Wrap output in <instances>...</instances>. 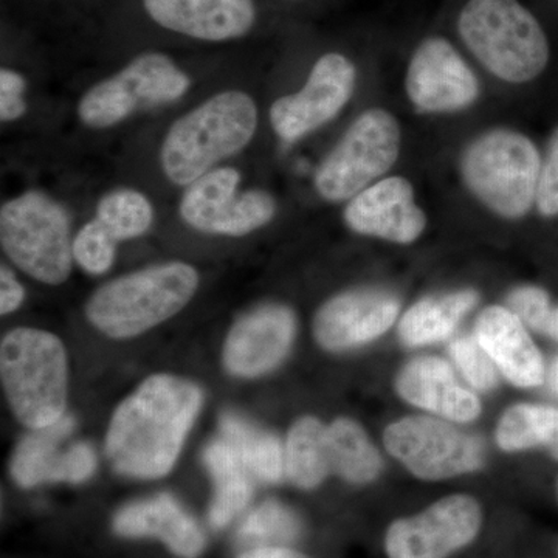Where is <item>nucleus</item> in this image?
Masks as SVG:
<instances>
[{
    "label": "nucleus",
    "mask_w": 558,
    "mask_h": 558,
    "mask_svg": "<svg viewBox=\"0 0 558 558\" xmlns=\"http://www.w3.org/2000/svg\"><path fill=\"white\" fill-rule=\"evenodd\" d=\"M202 403V389L182 377L156 374L140 384L109 422L105 447L112 469L135 480L167 476Z\"/></svg>",
    "instance_id": "f257e3e1"
},
{
    "label": "nucleus",
    "mask_w": 558,
    "mask_h": 558,
    "mask_svg": "<svg viewBox=\"0 0 558 558\" xmlns=\"http://www.w3.org/2000/svg\"><path fill=\"white\" fill-rule=\"evenodd\" d=\"M258 120V106L247 92L230 89L211 95L175 120L165 135L160 148L165 178L186 189L247 148Z\"/></svg>",
    "instance_id": "f03ea898"
},
{
    "label": "nucleus",
    "mask_w": 558,
    "mask_h": 558,
    "mask_svg": "<svg viewBox=\"0 0 558 558\" xmlns=\"http://www.w3.org/2000/svg\"><path fill=\"white\" fill-rule=\"evenodd\" d=\"M199 281L191 264H156L95 290L86 304V317L110 339H134L178 315L196 295Z\"/></svg>",
    "instance_id": "7ed1b4c3"
},
{
    "label": "nucleus",
    "mask_w": 558,
    "mask_h": 558,
    "mask_svg": "<svg viewBox=\"0 0 558 558\" xmlns=\"http://www.w3.org/2000/svg\"><path fill=\"white\" fill-rule=\"evenodd\" d=\"M0 379L14 416L31 429L57 424L68 410L69 368L54 333L16 328L0 343Z\"/></svg>",
    "instance_id": "20e7f679"
},
{
    "label": "nucleus",
    "mask_w": 558,
    "mask_h": 558,
    "mask_svg": "<svg viewBox=\"0 0 558 558\" xmlns=\"http://www.w3.org/2000/svg\"><path fill=\"white\" fill-rule=\"evenodd\" d=\"M458 28L476 60L499 80L527 83L548 64L545 32L517 0H470Z\"/></svg>",
    "instance_id": "39448f33"
},
{
    "label": "nucleus",
    "mask_w": 558,
    "mask_h": 558,
    "mask_svg": "<svg viewBox=\"0 0 558 558\" xmlns=\"http://www.w3.org/2000/svg\"><path fill=\"white\" fill-rule=\"evenodd\" d=\"M542 159L537 146L520 132L488 131L473 140L461 160L470 193L498 216L519 219L537 199Z\"/></svg>",
    "instance_id": "423d86ee"
},
{
    "label": "nucleus",
    "mask_w": 558,
    "mask_h": 558,
    "mask_svg": "<svg viewBox=\"0 0 558 558\" xmlns=\"http://www.w3.org/2000/svg\"><path fill=\"white\" fill-rule=\"evenodd\" d=\"M0 244L14 266L36 281H68L73 263L70 218L49 194L32 190L2 205Z\"/></svg>",
    "instance_id": "0eeeda50"
},
{
    "label": "nucleus",
    "mask_w": 558,
    "mask_h": 558,
    "mask_svg": "<svg viewBox=\"0 0 558 558\" xmlns=\"http://www.w3.org/2000/svg\"><path fill=\"white\" fill-rule=\"evenodd\" d=\"M190 87L189 73L171 57L160 51H146L84 92L76 116L84 126L108 130L140 110L180 100Z\"/></svg>",
    "instance_id": "6e6552de"
},
{
    "label": "nucleus",
    "mask_w": 558,
    "mask_h": 558,
    "mask_svg": "<svg viewBox=\"0 0 558 558\" xmlns=\"http://www.w3.org/2000/svg\"><path fill=\"white\" fill-rule=\"evenodd\" d=\"M400 153V128L387 110L363 112L315 172V190L328 202L351 201L391 170Z\"/></svg>",
    "instance_id": "1a4fd4ad"
},
{
    "label": "nucleus",
    "mask_w": 558,
    "mask_h": 558,
    "mask_svg": "<svg viewBox=\"0 0 558 558\" xmlns=\"http://www.w3.org/2000/svg\"><path fill=\"white\" fill-rule=\"evenodd\" d=\"M384 444L400 464L425 481L465 475L484 462L478 439L433 417L399 418L385 429Z\"/></svg>",
    "instance_id": "9d476101"
},
{
    "label": "nucleus",
    "mask_w": 558,
    "mask_h": 558,
    "mask_svg": "<svg viewBox=\"0 0 558 558\" xmlns=\"http://www.w3.org/2000/svg\"><path fill=\"white\" fill-rule=\"evenodd\" d=\"M481 526L480 502L469 495H450L389 524L385 553L388 558H449L478 537Z\"/></svg>",
    "instance_id": "9b49d317"
},
{
    "label": "nucleus",
    "mask_w": 558,
    "mask_h": 558,
    "mask_svg": "<svg viewBox=\"0 0 558 558\" xmlns=\"http://www.w3.org/2000/svg\"><path fill=\"white\" fill-rule=\"evenodd\" d=\"M354 64L340 53L319 58L310 78L296 94L278 98L270 108L275 134L288 143L307 137L339 116L354 92Z\"/></svg>",
    "instance_id": "f8f14e48"
},
{
    "label": "nucleus",
    "mask_w": 558,
    "mask_h": 558,
    "mask_svg": "<svg viewBox=\"0 0 558 558\" xmlns=\"http://www.w3.org/2000/svg\"><path fill=\"white\" fill-rule=\"evenodd\" d=\"M296 319L290 307L266 303L245 312L223 344V366L242 379L269 374L288 357L295 340Z\"/></svg>",
    "instance_id": "ddd939ff"
},
{
    "label": "nucleus",
    "mask_w": 558,
    "mask_h": 558,
    "mask_svg": "<svg viewBox=\"0 0 558 558\" xmlns=\"http://www.w3.org/2000/svg\"><path fill=\"white\" fill-rule=\"evenodd\" d=\"M407 94L422 112H457L478 98L480 83L449 40H424L411 58Z\"/></svg>",
    "instance_id": "4468645a"
},
{
    "label": "nucleus",
    "mask_w": 558,
    "mask_h": 558,
    "mask_svg": "<svg viewBox=\"0 0 558 558\" xmlns=\"http://www.w3.org/2000/svg\"><path fill=\"white\" fill-rule=\"evenodd\" d=\"M400 303L391 293L349 290L326 301L314 319L319 347L340 352L379 339L398 319Z\"/></svg>",
    "instance_id": "2eb2a0df"
},
{
    "label": "nucleus",
    "mask_w": 558,
    "mask_h": 558,
    "mask_svg": "<svg viewBox=\"0 0 558 558\" xmlns=\"http://www.w3.org/2000/svg\"><path fill=\"white\" fill-rule=\"evenodd\" d=\"M343 216L355 233L396 244H411L427 227V216L414 202L413 185L403 178L373 183L349 201Z\"/></svg>",
    "instance_id": "dca6fc26"
},
{
    "label": "nucleus",
    "mask_w": 558,
    "mask_h": 558,
    "mask_svg": "<svg viewBox=\"0 0 558 558\" xmlns=\"http://www.w3.org/2000/svg\"><path fill=\"white\" fill-rule=\"evenodd\" d=\"M165 31L205 43L244 38L256 22L255 0H143Z\"/></svg>",
    "instance_id": "f3484780"
},
{
    "label": "nucleus",
    "mask_w": 558,
    "mask_h": 558,
    "mask_svg": "<svg viewBox=\"0 0 558 558\" xmlns=\"http://www.w3.org/2000/svg\"><path fill=\"white\" fill-rule=\"evenodd\" d=\"M113 531L123 538H157L179 558H199L205 535L189 510L170 494L130 502L116 513Z\"/></svg>",
    "instance_id": "a211bd4d"
},
{
    "label": "nucleus",
    "mask_w": 558,
    "mask_h": 558,
    "mask_svg": "<svg viewBox=\"0 0 558 558\" xmlns=\"http://www.w3.org/2000/svg\"><path fill=\"white\" fill-rule=\"evenodd\" d=\"M475 337L510 384L535 388L545 380L542 352L524 323L508 307L490 306L481 312Z\"/></svg>",
    "instance_id": "6ab92c4d"
},
{
    "label": "nucleus",
    "mask_w": 558,
    "mask_h": 558,
    "mask_svg": "<svg viewBox=\"0 0 558 558\" xmlns=\"http://www.w3.org/2000/svg\"><path fill=\"white\" fill-rule=\"evenodd\" d=\"M396 391L411 405L457 422H472L481 414V402L462 387L449 363L436 357L411 360L396 379Z\"/></svg>",
    "instance_id": "aec40b11"
},
{
    "label": "nucleus",
    "mask_w": 558,
    "mask_h": 558,
    "mask_svg": "<svg viewBox=\"0 0 558 558\" xmlns=\"http://www.w3.org/2000/svg\"><path fill=\"white\" fill-rule=\"evenodd\" d=\"M204 464L215 486L208 521L215 529L229 526L247 508L253 487L248 470L226 439H213L204 450Z\"/></svg>",
    "instance_id": "412c9836"
},
{
    "label": "nucleus",
    "mask_w": 558,
    "mask_h": 558,
    "mask_svg": "<svg viewBox=\"0 0 558 558\" xmlns=\"http://www.w3.org/2000/svg\"><path fill=\"white\" fill-rule=\"evenodd\" d=\"M241 185V172L233 167H218L186 186L179 204V215L186 226L201 233L216 234L229 215Z\"/></svg>",
    "instance_id": "4be33fe9"
},
{
    "label": "nucleus",
    "mask_w": 558,
    "mask_h": 558,
    "mask_svg": "<svg viewBox=\"0 0 558 558\" xmlns=\"http://www.w3.org/2000/svg\"><path fill=\"white\" fill-rule=\"evenodd\" d=\"M476 301L478 293L469 289L421 300L400 319L399 339L407 347H424L447 339Z\"/></svg>",
    "instance_id": "5701e85b"
},
{
    "label": "nucleus",
    "mask_w": 558,
    "mask_h": 558,
    "mask_svg": "<svg viewBox=\"0 0 558 558\" xmlns=\"http://www.w3.org/2000/svg\"><path fill=\"white\" fill-rule=\"evenodd\" d=\"M75 429V418L65 414L50 427L32 429L17 444L11 458L10 472L17 486L32 488L44 483H57L62 457L61 444Z\"/></svg>",
    "instance_id": "b1692460"
},
{
    "label": "nucleus",
    "mask_w": 558,
    "mask_h": 558,
    "mask_svg": "<svg viewBox=\"0 0 558 558\" xmlns=\"http://www.w3.org/2000/svg\"><path fill=\"white\" fill-rule=\"evenodd\" d=\"M222 438L236 450L238 457L256 478L277 484L286 473V454L281 440L274 433L260 429L236 413L219 418Z\"/></svg>",
    "instance_id": "393cba45"
},
{
    "label": "nucleus",
    "mask_w": 558,
    "mask_h": 558,
    "mask_svg": "<svg viewBox=\"0 0 558 558\" xmlns=\"http://www.w3.org/2000/svg\"><path fill=\"white\" fill-rule=\"evenodd\" d=\"M284 454L286 475L303 490L318 487L332 473L328 427L317 417H301L290 427Z\"/></svg>",
    "instance_id": "a878e982"
},
{
    "label": "nucleus",
    "mask_w": 558,
    "mask_h": 558,
    "mask_svg": "<svg viewBox=\"0 0 558 558\" xmlns=\"http://www.w3.org/2000/svg\"><path fill=\"white\" fill-rule=\"evenodd\" d=\"M497 444L505 451L543 449L558 461V409L520 403L499 418Z\"/></svg>",
    "instance_id": "bb28decb"
},
{
    "label": "nucleus",
    "mask_w": 558,
    "mask_h": 558,
    "mask_svg": "<svg viewBox=\"0 0 558 558\" xmlns=\"http://www.w3.org/2000/svg\"><path fill=\"white\" fill-rule=\"evenodd\" d=\"M330 468L351 484H368L379 476L381 458L365 429L352 418H336L328 427Z\"/></svg>",
    "instance_id": "cd10ccee"
},
{
    "label": "nucleus",
    "mask_w": 558,
    "mask_h": 558,
    "mask_svg": "<svg viewBox=\"0 0 558 558\" xmlns=\"http://www.w3.org/2000/svg\"><path fill=\"white\" fill-rule=\"evenodd\" d=\"M117 242L137 240L154 223V205L134 189H117L101 197L95 218Z\"/></svg>",
    "instance_id": "c85d7f7f"
},
{
    "label": "nucleus",
    "mask_w": 558,
    "mask_h": 558,
    "mask_svg": "<svg viewBox=\"0 0 558 558\" xmlns=\"http://www.w3.org/2000/svg\"><path fill=\"white\" fill-rule=\"evenodd\" d=\"M303 534V523L295 510L269 499L260 502L242 521L238 537L250 545L286 546Z\"/></svg>",
    "instance_id": "c756f323"
},
{
    "label": "nucleus",
    "mask_w": 558,
    "mask_h": 558,
    "mask_svg": "<svg viewBox=\"0 0 558 558\" xmlns=\"http://www.w3.org/2000/svg\"><path fill=\"white\" fill-rule=\"evenodd\" d=\"M277 215V201L264 190H245L238 194L229 215L216 230L219 236H245L266 227Z\"/></svg>",
    "instance_id": "7c9ffc66"
},
{
    "label": "nucleus",
    "mask_w": 558,
    "mask_h": 558,
    "mask_svg": "<svg viewBox=\"0 0 558 558\" xmlns=\"http://www.w3.org/2000/svg\"><path fill=\"white\" fill-rule=\"evenodd\" d=\"M117 244L97 219H90L73 238V260L86 274H106L116 260Z\"/></svg>",
    "instance_id": "2f4dec72"
},
{
    "label": "nucleus",
    "mask_w": 558,
    "mask_h": 558,
    "mask_svg": "<svg viewBox=\"0 0 558 558\" xmlns=\"http://www.w3.org/2000/svg\"><path fill=\"white\" fill-rule=\"evenodd\" d=\"M450 355L462 376L473 388L488 391L498 385V368L494 360L481 347L478 340L458 339L450 347Z\"/></svg>",
    "instance_id": "473e14b6"
},
{
    "label": "nucleus",
    "mask_w": 558,
    "mask_h": 558,
    "mask_svg": "<svg viewBox=\"0 0 558 558\" xmlns=\"http://www.w3.org/2000/svg\"><path fill=\"white\" fill-rule=\"evenodd\" d=\"M508 303L509 310L524 323V326L535 332L545 333L554 311L546 290L537 286H523L510 293Z\"/></svg>",
    "instance_id": "72a5a7b5"
},
{
    "label": "nucleus",
    "mask_w": 558,
    "mask_h": 558,
    "mask_svg": "<svg viewBox=\"0 0 558 558\" xmlns=\"http://www.w3.org/2000/svg\"><path fill=\"white\" fill-rule=\"evenodd\" d=\"M535 205L546 218L558 216V130L550 137L545 160H542Z\"/></svg>",
    "instance_id": "f704fd0d"
},
{
    "label": "nucleus",
    "mask_w": 558,
    "mask_h": 558,
    "mask_svg": "<svg viewBox=\"0 0 558 558\" xmlns=\"http://www.w3.org/2000/svg\"><path fill=\"white\" fill-rule=\"evenodd\" d=\"M27 81L24 75L13 69L0 70V120L2 123H13L27 112L25 100Z\"/></svg>",
    "instance_id": "c9c22d12"
},
{
    "label": "nucleus",
    "mask_w": 558,
    "mask_h": 558,
    "mask_svg": "<svg viewBox=\"0 0 558 558\" xmlns=\"http://www.w3.org/2000/svg\"><path fill=\"white\" fill-rule=\"evenodd\" d=\"M97 469V454L87 442L73 444L62 457L57 483L81 484L90 478Z\"/></svg>",
    "instance_id": "e433bc0d"
},
{
    "label": "nucleus",
    "mask_w": 558,
    "mask_h": 558,
    "mask_svg": "<svg viewBox=\"0 0 558 558\" xmlns=\"http://www.w3.org/2000/svg\"><path fill=\"white\" fill-rule=\"evenodd\" d=\"M25 290L14 271L2 264L0 267V314L10 315L24 303Z\"/></svg>",
    "instance_id": "4c0bfd02"
},
{
    "label": "nucleus",
    "mask_w": 558,
    "mask_h": 558,
    "mask_svg": "<svg viewBox=\"0 0 558 558\" xmlns=\"http://www.w3.org/2000/svg\"><path fill=\"white\" fill-rule=\"evenodd\" d=\"M240 558H310L288 546H258L242 553Z\"/></svg>",
    "instance_id": "58836bf2"
},
{
    "label": "nucleus",
    "mask_w": 558,
    "mask_h": 558,
    "mask_svg": "<svg viewBox=\"0 0 558 558\" xmlns=\"http://www.w3.org/2000/svg\"><path fill=\"white\" fill-rule=\"evenodd\" d=\"M545 336L558 341V306L554 307L553 315H550L548 328L545 330Z\"/></svg>",
    "instance_id": "ea45409f"
},
{
    "label": "nucleus",
    "mask_w": 558,
    "mask_h": 558,
    "mask_svg": "<svg viewBox=\"0 0 558 558\" xmlns=\"http://www.w3.org/2000/svg\"><path fill=\"white\" fill-rule=\"evenodd\" d=\"M550 385H553L554 391L558 395V359L554 363L553 371H550Z\"/></svg>",
    "instance_id": "a19ab883"
}]
</instances>
